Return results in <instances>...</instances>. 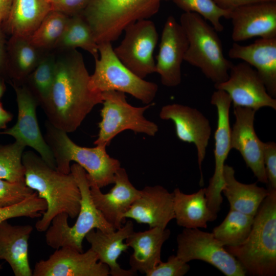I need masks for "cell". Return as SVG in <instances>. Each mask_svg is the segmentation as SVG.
<instances>
[{
    "instance_id": "1",
    "label": "cell",
    "mask_w": 276,
    "mask_h": 276,
    "mask_svg": "<svg viewBox=\"0 0 276 276\" xmlns=\"http://www.w3.org/2000/svg\"><path fill=\"white\" fill-rule=\"evenodd\" d=\"M60 51L63 53L56 58L51 91L41 107L51 124L68 133L77 130L103 98L89 87L90 75L81 53L76 49Z\"/></svg>"
},
{
    "instance_id": "20",
    "label": "cell",
    "mask_w": 276,
    "mask_h": 276,
    "mask_svg": "<svg viewBox=\"0 0 276 276\" xmlns=\"http://www.w3.org/2000/svg\"><path fill=\"white\" fill-rule=\"evenodd\" d=\"M88 182L91 197L96 208L116 229L121 227L125 219L124 214L141 193L129 180L126 170L120 167L117 171L114 185L105 194L95 183Z\"/></svg>"
},
{
    "instance_id": "30",
    "label": "cell",
    "mask_w": 276,
    "mask_h": 276,
    "mask_svg": "<svg viewBox=\"0 0 276 276\" xmlns=\"http://www.w3.org/2000/svg\"><path fill=\"white\" fill-rule=\"evenodd\" d=\"M81 48L89 53L95 60L99 57L98 44L93 30L82 13L70 16L55 49L67 50Z\"/></svg>"
},
{
    "instance_id": "7",
    "label": "cell",
    "mask_w": 276,
    "mask_h": 276,
    "mask_svg": "<svg viewBox=\"0 0 276 276\" xmlns=\"http://www.w3.org/2000/svg\"><path fill=\"white\" fill-rule=\"evenodd\" d=\"M167 1L172 0H91L82 13L97 43L111 42L128 26L156 14Z\"/></svg>"
},
{
    "instance_id": "26",
    "label": "cell",
    "mask_w": 276,
    "mask_h": 276,
    "mask_svg": "<svg viewBox=\"0 0 276 276\" xmlns=\"http://www.w3.org/2000/svg\"><path fill=\"white\" fill-rule=\"evenodd\" d=\"M51 10L48 0H13L2 27L11 36L30 37Z\"/></svg>"
},
{
    "instance_id": "42",
    "label": "cell",
    "mask_w": 276,
    "mask_h": 276,
    "mask_svg": "<svg viewBox=\"0 0 276 276\" xmlns=\"http://www.w3.org/2000/svg\"><path fill=\"white\" fill-rule=\"evenodd\" d=\"M7 46L2 26H0V73L7 72Z\"/></svg>"
},
{
    "instance_id": "34",
    "label": "cell",
    "mask_w": 276,
    "mask_h": 276,
    "mask_svg": "<svg viewBox=\"0 0 276 276\" xmlns=\"http://www.w3.org/2000/svg\"><path fill=\"white\" fill-rule=\"evenodd\" d=\"M25 147L16 141L12 144L0 145V179L12 182H25L22 162Z\"/></svg>"
},
{
    "instance_id": "9",
    "label": "cell",
    "mask_w": 276,
    "mask_h": 276,
    "mask_svg": "<svg viewBox=\"0 0 276 276\" xmlns=\"http://www.w3.org/2000/svg\"><path fill=\"white\" fill-rule=\"evenodd\" d=\"M102 95V120L99 123V131L95 145L106 147L117 134L126 130L149 136H154L158 131V126L144 116L152 104L133 106L127 102L125 93L119 91H106Z\"/></svg>"
},
{
    "instance_id": "22",
    "label": "cell",
    "mask_w": 276,
    "mask_h": 276,
    "mask_svg": "<svg viewBox=\"0 0 276 276\" xmlns=\"http://www.w3.org/2000/svg\"><path fill=\"white\" fill-rule=\"evenodd\" d=\"M230 58L240 59L252 67L263 81L268 94L276 97V37L259 38L248 45L233 43Z\"/></svg>"
},
{
    "instance_id": "5",
    "label": "cell",
    "mask_w": 276,
    "mask_h": 276,
    "mask_svg": "<svg viewBox=\"0 0 276 276\" xmlns=\"http://www.w3.org/2000/svg\"><path fill=\"white\" fill-rule=\"evenodd\" d=\"M81 194L80 208L77 220L72 226L65 213L56 216L47 229L45 242L48 246L58 249L67 247L83 252L82 242L92 229L105 232L116 230L95 206L90 195V186L85 170L76 163L70 167Z\"/></svg>"
},
{
    "instance_id": "35",
    "label": "cell",
    "mask_w": 276,
    "mask_h": 276,
    "mask_svg": "<svg viewBox=\"0 0 276 276\" xmlns=\"http://www.w3.org/2000/svg\"><path fill=\"white\" fill-rule=\"evenodd\" d=\"M184 12L194 13L211 23L217 32H222L224 26L221 19H230L232 10L219 7L213 0H172Z\"/></svg>"
},
{
    "instance_id": "24",
    "label": "cell",
    "mask_w": 276,
    "mask_h": 276,
    "mask_svg": "<svg viewBox=\"0 0 276 276\" xmlns=\"http://www.w3.org/2000/svg\"><path fill=\"white\" fill-rule=\"evenodd\" d=\"M33 230L30 224L0 222V260H5L15 276H32L28 257L29 239Z\"/></svg>"
},
{
    "instance_id": "39",
    "label": "cell",
    "mask_w": 276,
    "mask_h": 276,
    "mask_svg": "<svg viewBox=\"0 0 276 276\" xmlns=\"http://www.w3.org/2000/svg\"><path fill=\"white\" fill-rule=\"evenodd\" d=\"M263 163L269 189L276 190V144L264 142Z\"/></svg>"
},
{
    "instance_id": "6",
    "label": "cell",
    "mask_w": 276,
    "mask_h": 276,
    "mask_svg": "<svg viewBox=\"0 0 276 276\" xmlns=\"http://www.w3.org/2000/svg\"><path fill=\"white\" fill-rule=\"evenodd\" d=\"M179 23L188 41L184 61L199 69L214 85L226 81L234 63L225 57L215 29L194 13H183Z\"/></svg>"
},
{
    "instance_id": "41",
    "label": "cell",
    "mask_w": 276,
    "mask_h": 276,
    "mask_svg": "<svg viewBox=\"0 0 276 276\" xmlns=\"http://www.w3.org/2000/svg\"><path fill=\"white\" fill-rule=\"evenodd\" d=\"M221 8L232 10L242 5L263 1L276 0H213Z\"/></svg>"
},
{
    "instance_id": "45",
    "label": "cell",
    "mask_w": 276,
    "mask_h": 276,
    "mask_svg": "<svg viewBox=\"0 0 276 276\" xmlns=\"http://www.w3.org/2000/svg\"><path fill=\"white\" fill-rule=\"evenodd\" d=\"M6 90V86L3 79L0 78V99Z\"/></svg>"
},
{
    "instance_id": "19",
    "label": "cell",
    "mask_w": 276,
    "mask_h": 276,
    "mask_svg": "<svg viewBox=\"0 0 276 276\" xmlns=\"http://www.w3.org/2000/svg\"><path fill=\"white\" fill-rule=\"evenodd\" d=\"M232 39L235 42L254 37H276V1L248 4L232 10Z\"/></svg>"
},
{
    "instance_id": "13",
    "label": "cell",
    "mask_w": 276,
    "mask_h": 276,
    "mask_svg": "<svg viewBox=\"0 0 276 276\" xmlns=\"http://www.w3.org/2000/svg\"><path fill=\"white\" fill-rule=\"evenodd\" d=\"M18 107L16 123L1 133L13 137L16 141L34 149L51 168L56 169L53 153L43 137L36 117L37 99L24 84H12Z\"/></svg>"
},
{
    "instance_id": "10",
    "label": "cell",
    "mask_w": 276,
    "mask_h": 276,
    "mask_svg": "<svg viewBox=\"0 0 276 276\" xmlns=\"http://www.w3.org/2000/svg\"><path fill=\"white\" fill-rule=\"evenodd\" d=\"M176 240V255L185 262L201 260L212 265L226 276L247 274L239 262L216 240L212 233L184 228Z\"/></svg>"
},
{
    "instance_id": "4",
    "label": "cell",
    "mask_w": 276,
    "mask_h": 276,
    "mask_svg": "<svg viewBox=\"0 0 276 276\" xmlns=\"http://www.w3.org/2000/svg\"><path fill=\"white\" fill-rule=\"evenodd\" d=\"M44 139L55 158L56 170L68 174L71 161L82 167L87 173L89 181L100 189L114 183L115 174L121 167L119 160L110 157L106 146L96 145L93 148L84 147L75 144L67 132L45 122Z\"/></svg>"
},
{
    "instance_id": "23",
    "label": "cell",
    "mask_w": 276,
    "mask_h": 276,
    "mask_svg": "<svg viewBox=\"0 0 276 276\" xmlns=\"http://www.w3.org/2000/svg\"><path fill=\"white\" fill-rule=\"evenodd\" d=\"M134 231V225L131 220L127 221L120 228L110 232L99 229L90 231L85 238L90 244V248L97 255L100 262L109 268L111 276L136 275L130 269H124L118 264L117 260L123 251L128 248L124 243L126 238Z\"/></svg>"
},
{
    "instance_id": "37",
    "label": "cell",
    "mask_w": 276,
    "mask_h": 276,
    "mask_svg": "<svg viewBox=\"0 0 276 276\" xmlns=\"http://www.w3.org/2000/svg\"><path fill=\"white\" fill-rule=\"evenodd\" d=\"M34 192L25 182H12L0 179V209L17 204Z\"/></svg>"
},
{
    "instance_id": "33",
    "label": "cell",
    "mask_w": 276,
    "mask_h": 276,
    "mask_svg": "<svg viewBox=\"0 0 276 276\" xmlns=\"http://www.w3.org/2000/svg\"><path fill=\"white\" fill-rule=\"evenodd\" d=\"M69 17L60 12L51 10L30 36L32 44L41 51L55 48Z\"/></svg>"
},
{
    "instance_id": "8",
    "label": "cell",
    "mask_w": 276,
    "mask_h": 276,
    "mask_svg": "<svg viewBox=\"0 0 276 276\" xmlns=\"http://www.w3.org/2000/svg\"><path fill=\"white\" fill-rule=\"evenodd\" d=\"M100 56L95 59L94 74L89 87L94 91L116 90L127 93L143 103L150 104L158 90L157 85L134 74L116 55L111 42L98 44Z\"/></svg>"
},
{
    "instance_id": "27",
    "label": "cell",
    "mask_w": 276,
    "mask_h": 276,
    "mask_svg": "<svg viewBox=\"0 0 276 276\" xmlns=\"http://www.w3.org/2000/svg\"><path fill=\"white\" fill-rule=\"evenodd\" d=\"M235 173L232 167L225 165L222 193L226 197L230 209L255 216L269 191L257 186L256 183L245 184L239 182Z\"/></svg>"
},
{
    "instance_id": "43",
    "label": "cell",
    "mask_w": 276,
    "mask_h": 276,
    "mask_svg": "<svg viewBox=\"0 0 276 276\" xmlns=\"http://www.w3.org/2000/svg\"><path fill=\"white\" fill-rule=\"evenodd\" d=\"M13 0H0V26H2L9 14Z\"/></svg>"
},
{
    "instance_id": "16",
    "label": "cell",
    "mask_w": 276,
    "mask_h": 276,
    "mask_svg": "<svg viewBox=\"0 0 276 276\" xmlns=\"http://www.w3.org/2000/svg\"><path fill=\"white\" fill-rule=\"evenodd\" d=\"M159 116L163 120L173 121L176 136L179 140L193 143L195 146L200 171L199 183L202 186V164L211 135L209 120L196 108L176 103L163 106Z\"/></svg>"
},
{
    "instance_id": "36",
    "label": "cell",
    "mask_w": 276,
    "mask_h": 276,
    "mask_svg": "<svg viewBox=\"0 0 276 276\" xmlns=\"http://www.w3.org/2000/svg\"><path fill=\"white\" fill-rule=\"evenodd\" d=\"M45 201L40 198L36 192L22 202L0 209V222L17 217L39 218L47 210Z\"/></svg>"
},
{
    "instance_id": "28",
    "label": "cell",
    "mask_w": 276,
    "mask_h": 276,
    "mask_svg": "<svg viewBox=\"0 0 276 276\" xmlns=\"http://www.w3.org/2000/svg\"><path fill=\"white\" fill-rule=\"evenodd\" d=\"M173 193L174 219L178 225L187 228H206L209 221L216 219L208 205L205 188L191 194L177 188Z\"/></svg>"
},
{
    "instance_id": "32",
    "label": "cell",
    "mask_w": 276,
    "mask_h": 276,
    "mask_svg": "<svg viewBox=\"0 0 276 276\" xmlns=\"http://www.w3.org/2000/svg\"><path fill=\"white\" fill-rule=\"evenodd\" d=\"M56 57L52 53L43 55L39 63L28 76L25 85L42 106L47 100L55 77Z\"/></svg>"
},
{
    "instance_id": "38",
    "label": "cell",
    "mask_w": 276,
    "mask_h": 276,
    "mask_svg": "<svg viewBox=\"0 0 276 276\" xmlns=\"http://www.w3.org/2000/svg\"><path fill=\"white\" fill-rule=\"evenodd\" d=\"M188 263L183 261L176 255L169 257L166 262H159L146 272V276H183L190 270Z\"/></svg>"
},
{
    "instance_id": "12",
    "label": "cell",
    "mask_w": 276,
    "mask_h": 276,
    "mask_svg": "<svg viewBox=\"0 0 276 276\" xmlns=\"http://www.w3.org/2000/svg\"><path fill=\"white\" fill-rule=\"evenodd\" d=\"M211 103L216 107L217 112V128L214 133L215 170L208 187L205 188V197L209 208L217 218L223 201L221 193L225 162L231 150L229 109L232 100L226 92L216 89L211 96Z\"/></svg>"
},
{
    "instance_id": "25",
    "label": "cell",
    "mask_w": 276,
    "mask_h": 276,
    "mask_svg": "<svg viewBox=\"0 0 276 276\" xmlns=\"http://www.w3.org/2000/svg\"><path fill=\"white\" fill-rule=\"evenodd\" d=\"M170 235V229L166 228L133 231L125 240L128 247L133 250L129 257L130 269L135 273L145 274L160 262L163 245Z\"/></svg>"
},
{
    "instance_id": "18",
    "label": "cell",
    "mask_w": 276,
    "mask_h": 276,
    "mask_svg": "<svg viewBox=\"0 0 276 276\" xmlns=\"http://www.w3.org/2000/svg\"><path fill=\"white\" fill-rule=\"evenodd\" d=\"M256 112L250 108L234 107L235 122L231 130V148L239 152L258 181L268 184L263 163L264 142L254 127Z\"/></svg>"
},
{
    "instance_id": "44",
    "label": "cell",
    "mask_w": 276,
    "mask_h": 276,
    "mask_svg": "<svg viewBox=\"0 0 276 276\" xmlns=\"http://www.w3.org/2000/svg\"><path fill=\"white\" fill-rule=\"evenodd\" d=\"M13 118L12 114L6 110L0 102V129H5L7 124L10 122Z\"/></svg>"
},
{
    "instance_id": "17",
    "label": "cell",
    "mask_w": 276,
    "mask_h": 276,
    "mask_svg": "<svg viewBox=\"0 0 276 276\" xmlns=\"http://www.w3.org/2000/svg\"><path fill=\"white\" fill-rule=\"evenodd\" d=\"M188 48L186 35L173 16H169L164 24L155 62L156 73L163 85H178L181 81V64Z\"/></svg>"
},
{
    "instance_id": "31",
    "label": "cell",
    "mask_w": 276,
    "mask_h": 276,
    "mask_svg": "<svg viewBox=\"0 0 276 276\" xmlns=\"http://www.w3.org/2000/svg\"><path fill=\"white\" fill-rule=\"evenodd\" d=\"M252 216L230 209L227 215L212 233L223 246H235L243 243L248 237L254 220Z\"/></svg>"
},
{
    "instance_id": "40",
    "label": "cell",
    "mask_w": 276,
    "mask_h": 276,
    "mask_svg": "<svg viewBox=\"0 0 276 276\" xmlns=\"http://www.w3.org/2000/svg\"><path fill=\"white\" fill-rule=\"evenodd\" d=\"M91 0H49L51 9L68 16L80 13Z\"/></svg>"
},
{
    "instance_id": "2",
    "label": "cell",
    "mask_w": 276,
    "mask_h": 276,
    "mask_svg": "<svg viewBox=\"0 0 276 276\" xmlns=\"http://www.w3.org/2000/svg\"><path fill=\"white\" fill-rule=\"evenodd\" d=\"M26 184L36 192L47 205V210L35 223L39 232H45L53 218L65 213L74 219L80 208L81 194L76 180L70 172L65 174L50 167L32 151L24 152Z\"/></svg>"
},
{
    "instance_id": "46",
    "label": "cell",
    "mask_w": 276,
    "mask_h": 276,
    "mask_svg": "<svg viewBox=\"0 0 276 276\" xmlns=\"http://www.w3.org/2000/svg\"><path fill=\"white\" fill-rule=\"evenodd\" d=\"M2 269V266L1 264H0V271Z\"/></svg>"
},
{
    "instance_id": "29",
    "label": "cell",
    "mask_w": 276,
    "mask_h": 276,
    "mask_svg": "<svg viewBox=\"0 0 276 276\" xmlns=\"http://www.w3.org/2000/svg\"><path fill=\"white\" fill-rule=\"evenodd\" d=\"M30 37L11 36L7 45V72L18 84L25 82L43 56Z\"/></svg>"
},
{
    "instance_id": "3",
    "label": "cell",
    "mask_w": 276,
    "mask_h": 276,
    "mask_svg": "<svg viewBox=\"0 0 276 276\" xmlns=\"http://www.w3.org/2000/svg\"><path fill=\"white\" fill-rule=\"evenodd\" d=\"M263 200L255 216L247 239L226 250L254 276L276 275V190Z\"/></svg>"
},
{
    "instance_id": "47",
    "label": "cell",
    "mask_w": 276,
    "mask_h": 276,
    "mask_svg": "<svg viewBox=\"0 0 276 276\" xmlns=\"http://www.w3.org/2000/svg\"><path fill=\"white\" fill-rule=\"evenodd\" d=\"M49 1V0H48Z\"/></svg>"
},
{
    "instance_id": "21",
    "label": "cell",
    "mask_w": 276,
    "mask_h": 276,
    "mask_svg": "<svg viewBox=\"0 0 276 276\" xmlns=\"http://www.w3.org/2000/svg\"><path fill=\"white\" fill-rule=\"evenodd\" d=\"M140 191V196L124 214V218H131L138 223L147 224L150 228H166L175 217L173 193L159 185L146 186Z\"/></svg>"
},
{
    "instance_id": "15",
    "label": "cell",
    "mask_w": 276,
    "mask_h": 276,
    "mask_svg": "<svg viewBox=\"0 0 276 276\" xmlns=\"http://www.w3.org/2000/svg\"><path fill=\"white\" fill-rule=\"evenodd\" d=\"M108 267L100 262L96 253L89 248L80 252L63 247L47 260L36 263L33 276H108Z\"/></svg>"
},
{
    "instance_id": "11",
    "label": "cell",
    "mask_w": 276,
    "mask_h": 276,
    "mask_svg": "<svg viewBox=\"0 0 276 276\" xmlns=\"http://www.w3.org/2000/svg\"><path fill=\"white\" fill-rule=\"evenodd\" d=\"M124 31L123 39L113 49L117 57L142 79L156 73L153 52L158 36L154 23L149 19L140 20L128 26Z\"/></svg>"
},
{
    "instance_id": "14",
    "label": "cell",
    "mask_w": 276,
    "mask_h": 276,
    "mask_svg": "<svg viewBox=\"0 0 276 276\" xmlns=\"http://www.w3.org/2000/svg\"><path fill=\"white\" fill-rule=\"evenodd\" d=\"M216 89L226 92L235 107L250 108L255 111L263 107L276 110V99L267 92L257 71L243 61L231 67L228 79L215 84Z\"/></svg>"
}]
</instances>
